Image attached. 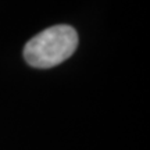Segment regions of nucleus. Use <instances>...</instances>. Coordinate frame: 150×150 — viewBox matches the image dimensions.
I'll return each instance as SVG.
<instances>
[{"mask_svg":"<svg viewBox=\"0 0 150 150\" xmlns=\"http://www.w3.org/2000/svg\"><path fill=\"white\" fill-rule=\"evenodd\" d=\"M78 46V33L70 25H54L25 45L24 57L35 68H52L70 59Z\"/></svg>","mask_w":150,"mask_h":150,"instance_id":"nucleus-1","label":"nucleus"}]
</instances>
